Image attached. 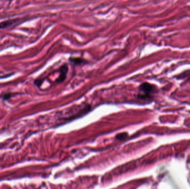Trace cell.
<instances>
[{
  "label": "cell",
  "instance_id": "4",
  "mask_svg": "<svg viewBox=\"0 0 190 189\" xmlns=\"http://www.w3.org/2000/svg\"><path fill=\"white\" fill-rule=\"evenodd\" d=\"M18 21V19H9L0 22V30L10 27L15 24Z\"/></svg>",
  "mask_w": 190,
  "mask_h": 189
},
{
  "label": "cell",
  "instance_id": "6",
  "mask_svg": "<svg viewBox=\"0 0 190 189\" xmlns=\"http://www.w3.org/2000/svg\"><path fill=\"white\" fill-rule=\"evenodd\" d=\"M43 82V80L42 79H36L34 81V84L37 87H38V88H40Z\"/></svg>",
  "mask_w": 190,
  "mask_h": 189
},
{
  "label": "cell",
  "instance_id": "3",
  "mask_svg": "<svg viewBox=\"0 0 190 189\" xmlns=\"http://www.w3.org/2000/svg\"><path fill=\"white\" fill-rule=\"evenodd\" d=\"M69 63L74 66H79V65H85L89 63V62L86 59L80 58V57H71L69 59Z\"/></svg>",
  "mask_w": 190,
  "mask_h": 189
},
{
  "label": "cell",
  "instance_id": "2",
  "mask_svg": "<svg viewBox=\"0 0 190 189\" xmlns=\"http://www.w3.org/2000/svg\"><path fill=\"white\" fill-rule=\"evenodd\" d=\"M68 71L69 68L67 65H61V67L60 68V74L59 77L56 79V83L59 84L63 82L67 78Z\"/></svg>",
  "mask_w": 190,
  "mask_h": 189
},
{
  "label": "cell",
  "instance_id": "5",
  "mask_svg": "<svg viewBox=\"0 0 190 189\" xmlns=\"http://www.w3.org/2000/svg\"><path fill=\"white\" fill-rule=\"evenodd\" d=\"M12 96H14V94H12L11 93H6L4 94V95L2 96V98L4 100H8L10 99L12 97Z\"/></svg>",
  "mask_w": 190,
  "mask_h": 189
},
{
  "label": "cell",
  "instance_id": "1",
  "mask_svg": "<svg viewBox=\"0 0 190 189\" xmlns=\"http://www.w3.org/2000/svg\"><path fill=\"white\" fill-rule=\"evenodd\" d=\"M138 90L140 91V93L137 95L138 99L147 100L151 99L152 98L151 95L154 92L155 90V87L149 83H143L139 86Z\"/></svg>",
  "mask_w": 190,
  "mask_h": 189
}]
</instances>
